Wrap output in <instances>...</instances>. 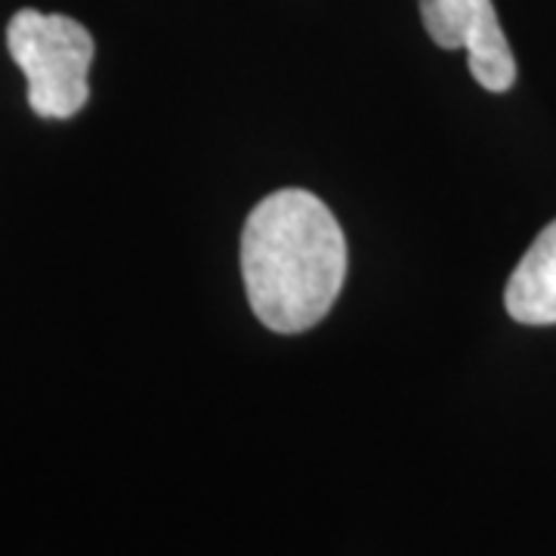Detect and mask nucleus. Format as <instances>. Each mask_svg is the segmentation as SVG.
I'll return each instance as SVG.
<instances>
[{
    "label": "nucleus",
    "instance_id": "f03ea898",
    "mask_svg": "<svg viewBox=\"0 0 556 556\" xmlns=\"http://www.w3.org/2000/svg\"><path fill=\"white\" fill-rule=\"evenodd\" d=\"M10 56L25 72L28 105L38 118H75L90 100L97 43L72 16L20 10L7 25Z\"/></svg>",
    "mask_w": 556,
    "mask_h": 556
},
{
    "label": "nucleus",
    "instance_id": "7ed1b4c3",
    "mask_svg": "<svg viewBox=\"0 0 556 556\" xmlns=\"http://www.w3.org/2000/svg\"><path fill=\"white\" fill-rule=\"evenodd\" d=\"M420 20L437 47L467 50V65L479 87L489 93L514 87L517 60L492 0H420Z\"/></svg>",
    "mask_w": 556,
    "mask_h": 556
},
{
    "label": "nucleus",
    "instance_id": "f257e3e1",
    "mask_svg": "<svg viewBox=\"0 0 556 556\" xmlns=\"http://www.w3.org/2000/svg\"><path fill=\"white\" fill-rule=\"evenodd\" d=\"M241 278L269 331L316 328L346 278V239L328 204L306 189H278L260 201L241 232Z\"/></svg>",
    "mask_w": 556,
    "mask_h": 556
},
{
    "label": "nucleus",
    "instance_id": "20e7f679",
    "mask_svg": "<svg viewBox=\"0 0 556 556\" xmlns=\"http://www.w3.org/2000/svg\"><path fill=\"white\" fill-rule=\"evenodd\" d=\"M504 306L519 325H556V219L522 254L504 291Z\"/></svg>",
    "mask_w": 556,
    "mask_h": 556
}]
</instances>
